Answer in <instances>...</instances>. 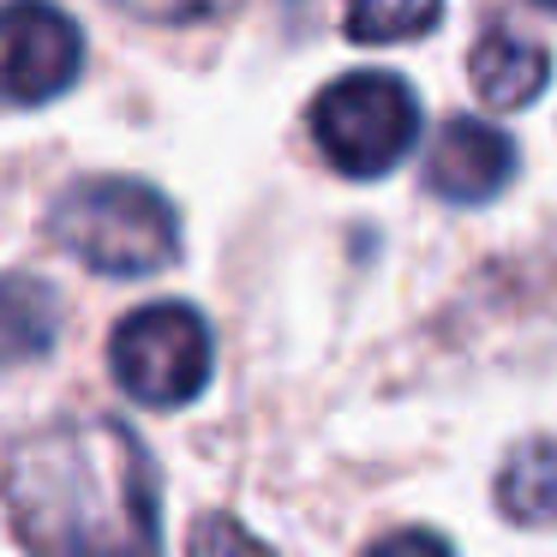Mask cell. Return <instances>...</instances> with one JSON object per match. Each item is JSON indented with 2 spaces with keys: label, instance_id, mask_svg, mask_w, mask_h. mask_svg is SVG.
Here are the masks:
<instances>
[{
  "label": "cell",
  "instance_id": "6da1fadb",
  "mask_svg": "<svg viewBox=\"0 0 557 557\" xmlns=\"http://www.w3.org/2000/svg\"><path fill=\"white\" fill-rule=\"evenodd\" d=\"M0 492L30 557H162L157 468L121 420H61L25 437Z\"/></svg>",
  "mask_w": 557,
  "mask_h": 557
},
{
  "label": "cell",
  "instance_id": "7a4b0ae2",
  "mask_svg": "<svg viewBox=\"0 0 557 557\" xmlns=\"http://www.w3.org/2000/svg\"><path fill=\"white\" fill-rule=\"evenodd\" d=\"M49 234L102 276H150L181 258V216L145 181H78L61 193Z\"/></svg>",
  "mask_w": 557,
  "mask_h": 557
},
{
  "label": "cell",
  "instance_id": "3957f363",
  "mask_svg": "<svg viewBox=\"0 0 557 557\" xmlns=\"http://www.w3.org/2000/svg\"><path fill=\"white\" fill-rule=\"evenodd\" d=\"M312 138L354 181L389 174L420 138V102L389 73H348L312 102Z\"/></svg>",
  "mask_w": 557,
  "mask_h": 557
},
{
  "label": "cell",
  "instance_id": "277c9868",
  "mask_svg": "<svg viewBox=\"0 0 557 557\" xmlns=\"http://www.w3.org/2000/svg\"><path fill=\"white\" fill-rule=\"evenodd\" d=\"M109 366L145 408H181L210 384V324L181 300L138 306L114 324Z\"/></svg>",
  "mask_w": 557,
  "mask_h": 557
},
{
  "label": "cell",
  "instance_id": "5b68a950",
  "mask_svg": "<svg viewBox=\"0 0 557 557\" xmlns=\"http://www.w3.org/2000/svg\"><path fill=\"white\" fill-rule=\"evenodd\" d=\"M85 66L78 25L49 0H7L0 7V102L37 109L61 97Z\"/></svg>",
  "mask_w": 557,
  "mask_h": 557
},
{
  "label": "cell",
  "instance_id": "8992f818",
  "mask_svg": "<svg viewBox=\"0 0 557 557\" xmlns=\"http://www.w3.org/2000/svg\"><path fill=\"white\" fill-rule=\"evenodd\" d=\"M509 174H516V145L473 114H456L425 157V186L449 205H485L509 186Z\"/></svg>",
  "mask_w": 557,
  "mask_h": 557
},
{
  "label": "cell",
  "instance_id": "52a82bcc",
  "mask_svg": "<svg viewBox=\"0 0 557 557\" xmlns=\"http://www.w3.org/2000/svg\"><path fill=\"white\" fill-rule=\"evenodd\" d=\"M468 73H473L480 102H492V109H528L545 90V78H552V54H545L540 42L516 37V30H485V37L473 42Z\"/></svg>",
  "mask_w": 557,
  "mask_h": 557
},
{
  "label": "cell",
  "instance_id": "ba28073f",
  "mask_svg": "<svg viewBox=\"0 0 557 557\" xmlns=\"http://www.w3.org/2000/svg\"><path fill=\"white\" fill-rule=\"evenodd\" d=\"M61 336V300L37 276H0V366H30Z\"/></svg>",
  "mask_w": 557,
  "mask_h": 557
},
{
  "label": "cell",
  "instance_id": "9c48e42d",
  "mask_svg": "<svg viewBox=\"0 0 557 557\" xmlns=\"http://www.w3.org/2000/svg\"><path fill=\"white\" fill-rule=\"evenodd\" d=\"M497 509L521 528H545L557 521V444L552 437H528L509 449L504 473H497Z\"/></svg>",
  "mask_w": 557,
  "mask_h": 557
},
{
  "label": "cell",
  "instance_id": "30bf717a",
  "mask_svg": "<svg viewBox=\"0 0 557 557\" xmlns=\"http://www.w3.org/2000/svg\"><path fill=\"white\" fill-rule=\"evenodd\" d=\"M444 18V0H348L354 42H408Z\"/></svg>",
  "mask_w": 557,
  "mask_h": 557
},
{
  "label": "cell",
  "instance_id": "8fae6325",
  "mask_svg": "<svg viewBox=\"0 0 557 557\" xmlns=\"http://www.w3.org/2000/svg\"><path fill=\"white\" fill-rule=\"evenodd\" d=\"M186 557H276L264 540H252V533L240 528V521H228V516H205L193 528V552Z\"/></svg>",
  "mask_w": 557,
  "mask_h": 557
},
{
  "label": "cell",
  "instance_id": "7c38bea8",
  "mask_svg": "<svg viewBox=\"0 0 557 557\" xmlns=\"http://www.w3.org/2000/svg\"><path fill=\"white\" fill-rule=\"evenodd\" d=\"M114 7L133 18H150V25H198V18L228 13L234 0H114Z\"/></svg>",
  "mask_w": 557,
  "mask_h": 557
},
{
  "label": "cell",
  "instance_id": "4fadbf2b",
  "mask_svg": "<svg viewBox=\"0 0 557 557\" xmlns=\"http://www.w3.org/2000/svg\"><path fill=\"white\" fill-rule=\"evenodd\" d=\"M366 557H456L437 533H425V528H413V533H389V540H377Z\"/></svg>",
  "mask_w": 557,
  "mask_h": 557
},
{
  "label": "cell",
  "instance_id": "5bb4252c",
  "mask_svg": "<svg viewBox=\"0 0 557 557\" xmlns=\"http://www.w3.org/2000/svg\"><path fill=\"white\" fill-rule=\"evenodd\" d=\"M533 7H552V13H557V0H533Z\"/></svg>",
  "mask_w": 557,
  "mask_h": 557
}]
</instances>
